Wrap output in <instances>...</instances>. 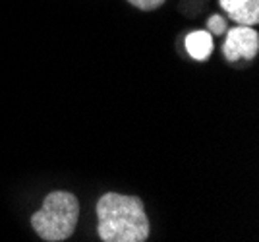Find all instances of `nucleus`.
<instances>
[{
	"mask_svg": "<svg viewBox=\"0 0 259 242\" xmlns=\"http://www.w3.org/2000/svg\"><path fill=\"white\" fill-rule=\"evenodd\" d=\"M219 6L238 25H257L259 0H219Z\"/></svg>",
	"mask_w": 259,
	"mask_h": 242,
	"instance_id": "obj_4",
	"label": "nucleus"
},
{
	"mask_svg": "<svg viewBox=\"0 0 259 242\" xmlns=\"http://www.w3.org/2000/svg\"><path fill=\"white\" fill-rule=\"evenodd\" d=\"M186 51L188 55L192 56L194 60H199L203 62L209 56L213 55V35L209 31H192V33L186 35Z\"/></svg>",
	"mask_w": 259,
	"mask_h": 242,
	"instance_id": "obj_5",
	"label": "nucleus"
},
{
	"mask_svg": "<svg viewBox=\"0 0 259 242\" xmlns=\"http://www.w3.org/2000/svg\"><path fill=\"white\" fill-rule=\"evenodd\" d=\"M79 219V201L72 192L54 190L43 199V206L31 215V229L45 242L70 238Z\"/></svg>",
	"mask_w": 259,
	"mask_h": 242,
	"instance_id": "obj_2",
	"label": "nucleus"
},
{
	"mask_svg": "<svg viewBox=\"0 0 259 242\" xmlns=\"http://www.w3.org/2000/svg\"><path fill=\"white\" fill-rule=\"evenodd\" d=\"M259 53V35L251 25H234L227 31L223 55L228 62L253 60Z\"/></svg>",
	"mask_w": 259,
	"mask_h": 242,
	"instance_id": "obj_3",
	"label": "nucleus"
},
{
	"mask_svg": "<svg viewBox=\"0 0 259 242\" xmlns=\"http://www.w3.org/2000/svg\"><path fill=\"white\" fill-rule=\"evenodd\" d=\"M134 8H138L141 12H153L157 8H161L166 0H128Z\"/></svg>",
	"mask_w": 259,
	"mask_h": 242,
	"instance_id": "obj_6",
	"label": "nucleus"
},
{
	"mask_svg": "<svg viewBox=\"0 0 259 242\" xmlns=\"http://www.w3.org/2000/svg\"><path fill=\"white\" fill-rule=\"evenodd\" d=\"M207 25H209V33L211 35H223L227 31V20L223 16H211Z\"/></svg>",
	"mask_w": 259,
	"mask_h": 242,
	"instance_id": "obj_7",
	"label": "nucleus"
},
{
	"mask_svg": "<svg viewBox=\"0 0 259 242\" xmlns=\"http://www.w3.org/2000/svg\"><path fill=\"white\" fill-rule=\"evenodd\" d=\"M97 232L103 242H145L149 217L140 196L107 192L97 201Z\"/></svg>",
	"mask_w": 259,
	"mask_h": 242,
	"instance_id": "obj_1",
	"label": "nucleus"
}]
</instances>
